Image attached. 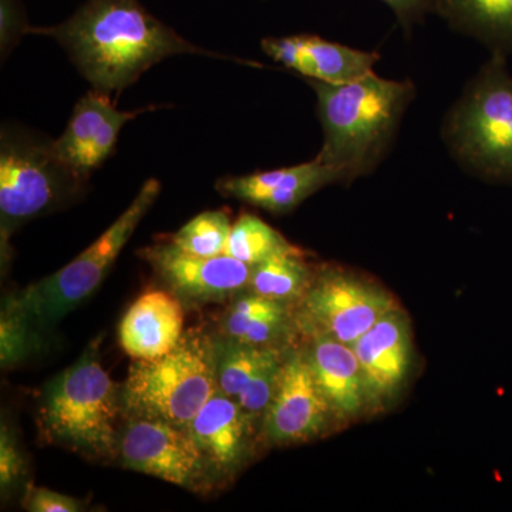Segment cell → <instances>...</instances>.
Wrapping results in <instances>:
<instances>
[{"label":"cell","instance_id":"obj_24","mask_svg":"<svg viewBox=\"0 0 512 512\" xmlns=\"http://www.w3.org/2000/svg\"><path fill=\"white\" fill-rule=\"evenodd\" d=\"M231 218L225 211H205L188 221L171 242L187 252L197 256L224 255L229 234H231Z\"/></svg>","mask_w":512,"mask_h":512},{"label":"cell","instance_id":"obj_23","mask_svg":"<svg viewBox=\"0 0 512 512\" xmlns=\"http://www.w3.org/2000/svg\"><path fill=\"white\" fill-rule=\"evenodd\" d=\"M291 242L281 232L252 214L239 215L232 224L224 255L251 266L261 264L281 252L291 251Z\"/></svg>","mask_w":512,"mask_h":512},{"label":"cell","instance_id":"obj_1","mask_svg":"<svg viewBox=\"0 0 512 512\" xmlns=\"http://www.w3.org/2000/svg\"><path fill=\"white\" fill-rule=\"evenodd\" d=\"M29 33L59 42L93 90L110 96L167 57H224L192 45L151 15L140 0H86L60 25L30 26Z\"/></svg>","mask_w":512,"mask_h":512},{"label":"cell","instance_id":"obj_5","mask_svg":"<svg viewBox=\"0 0 512 512\" xmlns=\"http://www.w3.org/2000/svg\"><path fill=\"white\" fill-rule=\"evenodd\" d=\"M121 412V393L101 366L99 342H94L50 383L42 414L56 440L87 456L114 457Z\"/></svg>","mask_w":512,"mask_h":512},{"label":"cell","instance_id":"obj_3","mask_svg":"<svg viewBox=\"0 0 512 512\" xmlns=\"http://www.w3.org/2000/svg\"><path fill=\"white\" fill-rule=\"evenodd\" d=\"M217 389L215 336L191 330L171 352L134 359L121 387V404L127 417L187 429Z\"/></svg>","mask_w":512,"mask_h":512},{"label":"cell","instance_id":"obj_11","mask_svg":"<svg viewBox=\"0 0 512 512\" xmlns=\"http://www.w3.org/2000/svg\"><path fill=\"white\" fill-rule=\"evenodd\" d=\"M144 258L181 302L220 303L247 291L252 266L228 255L197 256L173 242L144 249Z\"/></svg>","mask_w":512,"mask_h":512},{"label":"cell","instance_id":"obj_21","mask_svg":"<svg viewBox=\"0 0 512 512\" xmlns=\"http://www.w3.org/2000/svg\"><path fill=\"white\" fill-rule=\"evenodd\" d=\"M434 12L493 55H512V0H434Z\"/></svg>","mask_w":512,"mask_h":512},{"label":"cell","instance_id":"obj_19","mask_svg":"<svg viewBox=\"0 0 512 512\" xmlns=\"http://www.w3.org/2000/svg\"><path fill=\"white\" fill-rule=\"evenodd\" d=\"M306 350L313 375L336 416L355 417L367 404L365 383L352 346L326 335L311 336Z\"/></svg>","mask_w":512,"mask_h":512},{"label":"cell","instance_id":"obj_8","mask_svg":"<svg viewBox=\"0 0 512 512\" xmlns=\"http://www.w3.org/2000/svg\"><path fill=\"white\" fill-rule=\"evenodd\" d=\"M396 308L384 289L339 269H326L313 278L299 301L295 322L311 338L326 335L352 346Z\"/></svg>","mask_w":512,"mask_h":512},{"label":"cell","instance_id":"obj_7","mask_svg":"<svg viewBox=\"0 0 512 512\" xmlns=\"http://www.w3.org/2000/svg\"><path fill=\"white\" fill-rule=\"evenodd\" d=\"M83 178L62 163L53 141L18 127L0 136V222L2 248L10 235L33 218L73 197Z\"/></svg>","mask_w":512,"mask_h":512},{"label":"cell","instance_id":"obj_16","mask_svg":"<svg viewBox=\"0 0 512 512\" xmlns=\"http://www.w3.org/2000/svg\"><path fill=\"white\" fill-rule=\"evenodd\" d=\"M262 50L286 69L301 73L308 80L329 84L359 79L373 72L380 59L377 53L329 42L316 35L266 37Z\"/></svg>","mask_w":512,"mask_h":512},{"label":"cell","instance_id":"obj_2","mask_svg":"<svg viewBox=\"0 0 512 512\" xmlns=\"http://www.w3.org/2000/svg\"><path fill=\"white\" fill-rule=\"evenodd\" d=\"M318 99L323 146L318 157L342 175V183L372 173L382 163L407 107L416 96L412 82L365 74L348 83L308 80Z\"/></svg>","mask_w":512,"mask_h":512},{"label":"cell","instance_id":"obj_6","mask_svg":"<svg viewBox=\"0 0 512 512\" xmlns=\"http://www.w3.org/2000/svg\"><path fill=\"white\" fill-rule=\"evenodd\" d=\"M454 156L488 180L512 183V76L493 55L468 84L444 126Z\"/></svg>","mask_w":512,"mask_h":512},{"label":"cell","instance_id":"obj_25","mask_svg":"<svg viewBox=\"0 0 512 512\" xmlns=\"http://www.w3.org/2000/svg\"><path fill=\"white\" fill-rule=\"evenodd\" d=\"M26 476V461L15 436L6 424L0 431V484L2 493L16 487Z\"/></svg>","mask_w":512,"mask_h":512},{"label":"cell","instance_id":"obj_22","mask_svg":"<svg viewBox=\"0 0 512 512\" xmlns=\"http://www.w3.org/2000/svg\"><path fill=\"white\" fill-rule=\"evenodd\" d=\"M312 281L311 268L303 259L301 249L293 248L252 266L247 291L292 303L301 301Z\"/></svg>","mask_w":512,"mask_h":512},{"label":"cell","instance_id":"obj_15","mask_svg":"<svg viewBox=\"0 0 512 512\" xmlns=\"http://www.w3.org/2000/svg\"><path fill=\"white\" fill-rule=\"evenodd\" d=\"M342 183V175L319 158L288 168L248 175H229L217 183L225 197L235 198L272 214H286L320 188Z\"/></svg>","mask_w":512,"mask_h":512},{"label":"cell","instance_id":"obj_17","mask_svg":"<svg viewBox=\"0 0 512 512\" xmlns=\"http://www.w3.org/2000/svg\"><path fill=\"white\" fill-rule=\"evenodd\" d=\"M254 421L251 414L217 389L188 424L187 431L204 454L212 477L232 476L245 463Z\"/></svg>","mask_w":512,"mask_h":512},{"label":"cell","instance_id":"obj_12","mask_svg":"<svg viewBox=\"0 0 512 512\" xmlns=\"http://www.w3.org/2000/svg\"><path fill=\"white\" fill-rule=\"evenodd\" d=\"M154 109L119 110L110 94L92 90L77 101L62 136L53 140V150L74 174L87 181L111 156L128 121Z\"/></svg>","mask_w":512,"mask_h":512},{"label":"cell","instance_id":"obj_18","mask_svg":"<svg viewBox=\"0 0 512 512\" xmlns=\"http://www.w3.org/2000/svg\"><path fill=\"white\" fill-rule=\"evenodd\" d=\"M184 336L183 303L163 291L144 293L120 323L121 348L133 359L151 360L171 352Z\"/></svg>","mask_w":512,"mask_h":512},{"label":"cell","instance_id":"obj_27","mask_svg":"<svg viewBox=\"0 0 512 512\" xmlns=\"http://www.w3.org/2000/svg\"><path fill=\"white\" fill-rule=\"evenodd\" d=\"M25 510L30 512H79L84 510L83 504L69 495L57 493L49 488L26 485L22 500Z\"/></svg>","mask_w":512,"mask_h":512},{"label":"cell","instance_id":"obj_9","mask_svg":"<svg viewBox=\"0 0 512 512\" xmlns=\"http://www.w3.org/2000/svg\"><path fill=\"white\" fill-rule=\"evenodd\" d=\"M116 456L128 470L187 490H202L214 478L187 429L165 421L128 417L119 434Z\"/></svg>","mask_w":512,"mask_h":512},{"label":"cell","instance_id":"obj_28","mask_svg":"<svg viewBox=\"0 0 512 512\" xmlns=\"http://www.w3.org/2000/svg\"><path fill=\"white\" fill-rule=\"evenodd\" d=\"M393 10L404 30H410L434 12V0H380Z\"/></svg>","mask_w":512,"mask_h":512},{"label":"cell","instance_id":"obj_4","mask_svg":"<svg viewBox=\"0 0 512 512\" xmlns=\"http://www.w3.org/2000/svg\"><path fill=\"white\" fill-rule=\"evenodd\" d=\"M160 192V181L147 180L127 210L99 239L60 271L16 293L3 312L25 323L37 336L55 326L99 288Z\"/></svg>","mask_w":512,"mask_h":512},{"label":"cell","instance_id":"obj_13","mask_svg":"<svg viewBox=\"0 0 512 512\" xmlns=\"http://www.w3.org/2000/svg\"><path fill=\"white\" fill-rule=\"evenodd\" d=\"M362 370L367 404L382 406L406 382L412 365V332L406 313L394 308L352 345Z\"/></svg>","mask_w":512,"mask_h":512},{"label":"cell","instance_id":"obj_26","mask_svg":"<svg viewBox=\"0 0 512 512\" xmlns=\"http://www.w3.org/2000/svg\"><path fill=\"white\" fill-rule=\"evenodd\" d=\"M28 18L20 0H0V49L5 60L22 36L29 33Z\"/></svg>","mask_w":512,"mask_h":512},{"label":"cell","instance_id":"obj_10","mask_svg":"<svg viewBox=\"0 0 512 512\" xmlns=\"http://www.w3.org/2000/svg\"><path fill=\"white\" fill-rule=\"evenodd\" d=\"M336 416L305 352L285 355L271 404L262 417L265 439L278 446L315 439Z\"/></svg>","mask_w":512,"mask_h":512},{"label":"cell","instance_id":"obj_20","mask_svg":"<svg viewBox=\"0 0 512 512\" xmlns=\"http://www.w3.org/2000/svg\"><path fill=\"white\" fill-rule=\"evenodd\" d=\"M291 303L245 291L232 301L222 319V335L249 345L278 348L293 323Z\"/></svg>","mask_w":512,"mask_h":512},{"label":"cell","instance_id":"obj_14","mask_svg":"<svg viewBox=\"0 0 512 512\" xmlns=\"http://www.w3.org/2000/svg\"><path fill=\"white\" fill-rule=\"evenodd\" d=\"M285 355L278 348L215 338L218 389L256 417H264L274 399Z\"/></svg>","mask_w":512,"mask_h":512}]
</instances>
